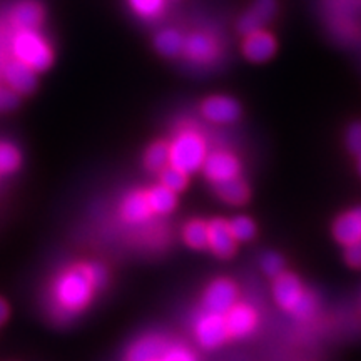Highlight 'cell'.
<instances>
[{"label":"cell","instance_id":"52a82bcc","mask_svg":"<svg viewBox=\"0 0 361 361\" xmlns=\"http://www.w3.org/2000/svg\"><path fill=\"white\" fill-rule=\"evenodd\" d=\"M226 326H228L229 336L233 338H245L255 331L258 324V314L255 308L245 303H234L233 308H229L224 314Z\"/></svg>","mask_w":361,"mask_h":361},{"label":"cell","instance_id":"9a60e30c","mask_svg":"<svg viewBox=\"0 0 361 361\" xmlns=\"http://www.w3.org/2000/svg\"><path fill=\"white\" fill-rule=\"evenodd\" d=\"M171 343L168 338L159 335H149L137 340L129 350L126 361H154L159 360L161 355L168 350Z\"/></svg>","mask_w":361,"mask_h":361},{"label":"cell","instance_id":"4316f807","mask_svg":"<svg viewBox=\"0 0 361 361\" xmlns=\"http://www.w3.org/2000/svg\"><path fill=\"white\" fill-rule=\"evenodd\" d=\"M229 229H231L236 241H250L256 233L255 223L246 216H238V218L229 221Z\"/></svg>","mask_w":361,"mask_h":361},{"label":"cell","instance_id":"3957f363","mask_svg":"<svg viewBox=\"0 0 361 361\" xmlns=\"http://www.w3.org/2000/svg\"><path fill=\"white\" fill-rule=\"evenodd\" d=\"M13 54L35 72L45 71L54 61L51 45L37 30H19L13 39Z\"/></svg>","mask_w":361,"mask_h":361},{"label":"cell","instance_id":"e575fe53","mask_svg":"<svg viewBox=\"0 0 361 361\" xmlns=\"http://www.w3.org/2000/svg\"><path fill=\"white\" fill-rule=\"evenodd\" d=\"M8 318V305L0 298V324Z\"/></svg>","mask_w":361,"mask_h":361},{"label":"cell","instance_id":"ac0fdd59","mask_svg":"<svg viewBox=\"0 0 361 361\" xmlns=\"http://www.w3.org/2000/svg\"><path fill=\"white\" fill-rule=\"evenodd\" d=\"M44 20V8L40 4L27 0L13 8L12 22L19 30H37Z\"/></svg>","mask_w":361,"mask_h":361},{"label":"cell","instance_id":"d6986e66","mask_svg":"<svg viewBox=\"0 0 361 361\" xmlns=\"http://www.w3.org/2000/svg\"><path fill=\"white\" fill-rule=\"evenodd\" d=\"M216 194L221 197V200L229 202V204H245L250 197V189H247V184L239 176L233 179L224 180V183L214 184Z\"/></svg>","mask_w":361,"mask_h":361},{"label":"cell","instance_id":"4dcf8cb0","mask_svg":"<svg viewBox=\"0 0 361 361\" xmlns=\"http://www.w3.org/2000/svg\"><path fill=\"white\" fill-rule=\"evenodd\" d=\"M261 268H263L266 274L276 278L279 273H283L284 263L281 256H278L276 252H268V255H264L263 259H261Z\"/></svg>","mask_w":361,"mask_h":361},{"label":"cell","instance_id":"2e32d148","mask_svg":"<svg viewBox=\"0 0 361 361\" xmlns=\"http://www.w3.org/2000/svg\"><path fill=\"white\" fill-rule=\"evenodd\" d=\"M151 214L152 209L147 202L146 192L142 191L129 192L123 200V204H121V216L130 224L144 223V221L151 218Z\"/></svg>","mask_w":361,"mask_h":361},{"label":"cell","instance_id":"ba28073f","mask_svg":"<svg viewBox=\"0 0 361 361\" xmlns=\"http://www.w3.org/2000/svg\"><path fill=\"white\" fill-rule=\"evenodd\" d=\"M274 13H276V0H255V4L239 19L238 30L245 35L263 30V27L273 19Z\"/></svg>","mask_w":361,"mask_h":361},{"label":"cell","instance_id":"30bf717a","mask_svg":"<svg viewBox=\"0 0 361 361\" xmlns=\"http://www.w3.org/2000/svg\"><path fill=\"white\" fill-rule=\"evenodd\" d=\"M218 44L204 32H194L184 37L183 54L196 64H211L218 57Z\"/></svg>","mask_w":361,"mask_h":361},{"label":"cell","instance_id":"836d02e7","mask_svg":"<svg viewBox=\"0 0 361 361\" xmlns=\"http://www.w3.org/2000/svg\"><path fill=\"white\" fill-rule=\"evenodd\" d=\"M346 263L353 268H361V239L346 246Z\"/></svg>","mask_w":361,"mask_h":361},{"label":"cell","instance_id":"8fae6325","mask_svg":"<svg viewBox=\"0 0 361 361\" xmlns=\"http://www.w3.org/2000/svg\"><path fill=\"white\" fill-rule=\"evenodd\" d=\"M202 116L211 123H233L241 114V107L233 97L213 96L207 97L201 106Z\"/></svg>","mask_w":361,"mask_h":361},{"label":"cell","instance_id":"8992f818","mask_svg":"<svg viewBox=\"0 0 361 361\" xmlns=\"http://www.w3.org/2000/svg\"><path fill=\"white\" fill-rule=\"evenodd\" d=\"M201 169L204 171L206 178L209 179L211 183L219 184L239 176L241 166H239V161L231 154V152L214 151L206 156Z\"/></svg>","mask_w":361,"mask_h":361},{"label":"cell","instance_id":"d4e9b609","mask_svg":"<svg viewBox=\"0 0 361 361\" xmlns=\"http://www.w3.org/2000/svg\"><path fill=\"white\" fill-rule=\"evenodd\" d=\"M166 0H129V6L142 19H157L164 11Z\"/></svg>","mask_w":361,"mask_h":361},{"label":"cell","instance_id":"8d00e7d4","mask_svg":"<svg viewBox=\"0 0 361 361\" xmlns=\"http://www.w3.org/2000/svg\"><path fill=\"white\" fill-rule=\"evenodd\" d=\"M154 361H159V360H154Z\"/></svg>","mask_w":361,"mask_h":361},{"label":"cell","instance_id":"5bb4252c","mask_svg":"<svg viewBox=\"0 0 361 361\" xmlns=\"http://www.w3.org/2000/svg\"><path fill=\"white\" fill-rule=\"evenodd\" d=\"M276 39L264 30L247 34L243 44V52L247 61L251 62H266L276 52Z\"/></svg>","mask_w":361,"mask_h":361},{"label":"cell","instance_id":"4fadbf2b","mask_svg":"<svg viewBox=\"0 0 361 361\" xmlns=\"http://www.w3.org/2000/svg\"><path fill=\"white\" fill-rule=\"evenodd\" d=\"M4 78H6L8 87L16 90L17 94H30L37 87V72L19 59L8 62L4 71Z\"/></svg>","mask_w":361,"mask_h":361},{"label":"cell","instance_id":"83f0119b","mask_svg":"<svg viewBox=\"0 0 361 361\" xmlns=\"http://www.w3.org/2000/svg\"><path fill=\"white\" fill-rule=\"evenodd\" d=\"M314 311H316V298L311 295V293L305 291L300 300H298V303L295 308H293L291 313L300 319H308L314 314Z\"/></svg>","mask_w":361,"mask_h":361},{"label":"cell","instance_id":"484cf974","mask_svg":"<svg viewBox=\"0 0 361 361\" xmlns=\"http://www.w3.org/2000/svg\"><path fill=\"white\" fill-rule=\"evenodd\" d=\"M161 184L171 189L173 192H179L186 188L188 174L173 168V166H166V168L161 171Z\"/></svg>","mask_w":361,"mask_h":361},{"label":"cell","instance_id":"d590c367","mask_svg":"<svg viewBox=\"0 0 361 361\" xmlns=\"http://www.w3.org/2000/svg\"><path fill=\"white\" fill-rule=\"evenodd\" d=\"M358 169H360V173H361V156H358Z\"/></svg>","mask_w":361,"mask_h":361},{"label":"cell","instance_id":"7a4b0ae2","mask_svg":"<svg viewBox=\"0 0 361 361\" xmlns=\"http://www.w3.org/2000/svg\"><path fill=\"white\" fill-rule=\"evenodd\" d=\"M206 156V141L194 130H183L169 144V166L186 174L200 171Z\"/></svg>","mask_w":361,"mask_h":361},{"label":"cell","instance_id":"277c9868","mask_svg":"<svg viewBox=\"0 0 361 361\" xmlns=\"http://www.w3.org/2000/svg\"><path fill=\"white\" fill-rule=\"evenodd\" d=\"M194 333L200 345L207 350L218 348L229 338L224 314L211 313L206 310L194 322Z\"/></svg>","mask_w":361,"mask_h":361},{"label":"cell","instance_id":"7c38bea8","mask_svg":"<svg viewBox=\"0 0 361 361\" xmlns=\"http://www.w3.org/2000/svg\"><path fill=\"white\" fill-rule=\"evenodd\" d=\"M273 293H274V300L276 303L281 306L283 310L286 311H293L295 308L298 300H300L301 295L305 293L303 284H301L300 279L295 274L291 273H279L276 278H274V284H273Z\"/></svg>","mask_w":361,"mask_h":361},{"label":"cell","instance_id":"6da1fadb","mask_svg":"<svg viewBox=\"0 0 361 361\" xmlns=\"http://www.w3.org/2000/svg\"><path fill=\"white\" fill-rule=\"evenodd\" d=\"M94 284L85 274L84 266L78 264L74 268L62 271L54 281L52 296L54 305L62 316H74L82 311L92 301Z\"/></svg>","mask_w":361,"mask_h":361},{"label":"cell","instance_id":"ffe728a7","mask_svg":"<svg viewBox=\"0 0 361 361\" xmlns=\"http://www.w3.org/2000/svg\"><path fill=\"white\" fill-rule=\"evenodd\" d=\"M146 197L152 213L156 214H169L176 207V192L166 186H154L146 191Z\"/></svg>","mask_w":361,"mask_h":361},{"label":"cell","instance_id":"f546056e","mask_svg":"<svg viewBox=\"0 0 361 361\" xmlns=\"http://www.w3.org/2000/svg\"><path fill=\"white\" fill-rule=\"evenodd\" d=\"M159 361H196V356L184 346L169 345L168 350L161 355Z\"/></svg>","mask_w":361,"mask_h":361},{"label":"cell","instance_id":"e0dca14e","mask_svg":"<svg viewBox=\"0 0 361 361\" xmlns=\"http://www.w3.org/2000/svg\"><path fill=\"white\" fill-rule=\"evenodd\" d=\"M333 234L343 246H348L351 243L361 239V207L345 213L336 219Z\"/></svg>","mask_w":361,"mask_h":361},{"label":"cell","instance_id":"d6a6232c","mask_svg":"<svg viewBox=\"0 0 361 361\" xmlns=\"http://www.w3.org/2000/svg\"><path fill=\"white\" fill-rule=\"evenodd\" d=\"M19 104V94L12 89L0 87V111H11Z\"/></svg>","mask_w":361,"mask_h":361},{"label":"cell","instance_id":"9c48e42d","mask_svg":"<svg viewBox=\"0 0 361 361\" xmlns=\"http://www.w3.org/2000/svg\"><path fill=\"white\" fill-rule=\"evenodd\" d=\"M207 247L219 258H231L236 251V239H234L229 223L224 219H213L207 223Z\"/></svg>","mask_w":361,"mask_h":361},{"label":"cell","instance_id":"44dd1931","mask_svg":"<svg viewBox=\"0 0 361 361\" xmlns=\"http://www.w3.org/2000/svg\"><path fill=\"white\" fill-rule=\"evenodd\" d=\"M154 45L157 52L166 57H176L183 54L184 47V37L179 30L176 29H164L156 35Z\"/></svg>","mask_w":361,"mask_h":361},{"label":"cell","instance_id":"603a6c76","mask_svg":"<svg viewBox=\"0 0 361 361\" xmlns=\"http://www.w3.org/2000/svg\"><path fill=\"white\" fill-rule=\"evenodd\" d=\"M144 161H146V168L151 173H161L166 166H169V144L154 142L147 149Z\"/></svg>","mask_w":361,"mask_h":361},{"label":"cell","instance_id":"7402d4cb","mask_svg":"<svg viewBox=\"0 0 361 361\" xmlns=\"http://www.w3.org/2000/svg\"><path fill=\"white\" fill-rule=\"evenodd\" d=\"M183 238L188 246L194 250H204L207 247V223L201 219H192L184 226Z\"/></svg>","mask_w":361,"mask_h":361},{"label":"cell","instance_id":"1f68e13d","mask_svg":"<svg viewBox=\"0 0 361 361\" xmlns=\"http://www.w3.org/2000/svg\"><path fill=\"white\" fill-rule=\"evenodd\" d=\"M346 142H348L350 151L353 152V154L361 156V123H356L348 129Z\"/></svg>","mask_w":361,"mask_h":361},{"label":"cell","instance_id":"cb8c5ba5","mask_svg":"<svg viewBox=\"0 0 361 361\" xmlns=\"http://www.w3.org/2000/svg\"><path fill=\"white\" fill-rule=\"evenodd\" d=\"M22 156L13 144L0 142V174H12L19 169Z\"/></svg>","mask_w":361,"mask_h":361},{"label":"cell","instance_id":"5b68a950","mask_svg":"<svg viewBox=\"0 0 361 361\" xmlns=\"http://www.w3.org/2000/svg\"><path fill=\"white\" fill-rule=\"evenodd\" d=\"M238 300V288L236 284L229 279H216L209 284L202 298V306L206 311L211 313L226 314L229 308H233Z\"/></svg>","mask_w":361,"mask_h":361},{"label":"cell","instance_id":"f1b7e54d","mask_svg":"<svg viewBox=\"0 0 361 361\" xmlns=\"http://www.w3.org/2000/svg\"><path fill=\"white\" fill-rule=\"evenodd\" d=\"M82 266H84L85 274H87L89 279H90V283L94 284V288H96V290L106 286V283H107V271H106V268H104V266L97 264V263H85Z\"/></svg>","mask_w":361,"mask_h":361}]
</instances>
